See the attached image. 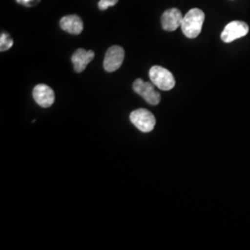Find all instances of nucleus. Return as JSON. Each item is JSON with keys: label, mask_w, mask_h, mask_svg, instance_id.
I'll list each match as a JSON object with an SVG mask.
<instances>
[{"label": "nucleus", "mask_w": 250, "mask_h": 250, "mask_svg": "<svg viewBox=\"0 0 250 250\" xmlns=\"http://www.w3.org/2000/svg\"><path fill=\"white\" fill-rule=\"evenodd\" d=\"M205 21V13L201 9H190L185 15L182 21V31L188 38H196L201 33Z\"/></svg>", "instance_id": "obj_1"}, {"label": "nucleus", "mask_w": 250, "mask_h": 250, "mask_svg": "<svg viewBox=\"0 0 250 250\" xmlns=\"http://www.w3.org/2000/svg\"><path fill=\"white\" fill-rule=\"evenodd\" d=\"M149 78L159 89L163 91H169L175 86V79L172 73L161 66L152 67L149 71Z\"/></svg>", "instance_id": "obj_2"}, {"label": "nucleus", "mask_w": 250, "mask_h": 250, "mask_svg": "<svg viewBox=\"0 0 250 250\" xmlns=\"http://www.w3.org/2000/svg\"><path fill=\"white\" fill-rule=\"evenodd\" d=\"M155 86L156 85L152 82H145L142 79H136L133 83L134 92L152 106H157L161 100V94Z\"/></svg>", "instance_id": "obj_3"}, {"label": "nucleus", "mask_w": 250, "mask_h": 250, "mask_svg": "<svg viewBox=\"0 0 250 250\" xmlns=\"http://www.w3.org/2000/svg\"><path fill=\"white\" fill-rule=\"evenodd\" d=\"M130 121L141 132L149 133L156 125V118L149 110L138 108L130 114Z\"/></svg>", "instance_id": "obj_4"}, {"label": "nucleus", "mask_w": 250, "mask_h": 250, "mask_svg": "<svg viewBox=\"0 0 250 250\" xmlns=\"http://www.w3.org/2000/svg\"><path fill=\"white\" fill-rule=\"evenodd\" d=\"M125 60V49L120 45L110 46L106 52L103 66L107 72H116Z\"/></svg>", "instance_id": "obj_5"}, {"label": "nucleus", "mask_w": 250, "mask_h": 250, "mask_svg": "<svg viewBox=\"0 0 250 250\" xmlns=\"http://www.w3.org/2000/svg\"><path fill=\"white\" fill-rule=\"evenodd\" d=\"M250 27L241 21H233L228 23L221 35V38L224 43H231L232 41L239 39L248 35Z\"/></svg>", "instance_id": "obj_6"}, {"label": "nucleus", "mask_w": 250, "mask_h": 250, "mask_svg": "<svg viewBox=\"0 0 250 250\" xmlns=\"http://www.w3.org/2000/svg\"><path fill=\"white\" fill-rule=\"evenodd\" d=\"M183 18L180 9L176 8L167 9L161 15V26L164 31L173 32L182 25Z\"/></svg>", "instance_id": "obj_7"}, {"label": "nucleus", "mask_w": 250, "mask_h": 250, "mask_svg": "<svg viewBox=\"0 0 250 250\" xmlns=\"http://www.w3.org/2000/svg\"><path fill=\"white\" fill-rule=\"evenodd\" d=\"M33 98L40 107H49L53 105L55 94L51 87L44 83H40L33 90Z\"/></svg>", "instance_id": "obj_8"}, {"label": "nucleus", "mask_w": 250, "mask_h": 250, "mask_svg": "<svg viewBox=\"0 0 250 250\" xmlns=\"http://www.w3.org/2000/svg\"><path fill=\"white\" fill-rule=\"evenodd\" d=\"M95 57L93 50H85L83 48L77 49L72 57V62L76 72H83Z\"/></svg>", "instance_id": "obj_9"}, {"label": "nucleus", "mask_w": 250, "mask_h": 250, "mask_svg": "<svg viewBox=\"0 0 250 250\" xmlns=\"http://www.w3.org/2000/svg\"><path fill=\"white\" fill-rule=\"evenodd\" d=\"M60 25L63 31L74 36L80 35L83 30V20L75 14L64 16L60 21Z\"/></svg>", "instance_id": "obj_10"}, {"label": "nucleus", "mask_w": 250, "mask_h": 250, "mask_svg": "<svg viewBox=\"0 0 250 250\" xmlns=\"http://www.w3.org/2000/svg\"><path fill=\"white\" fill-rule=\"evenodd\" d=\"M13 45V39L10 37L9 34L2 33L0 36V50L6 51Z\"/></svg>", "instance_id": "obj_11"}, {"label": "nucleus", "mask_w": 250, "mask_h": 250, "mask_svg": "<svg viewBox=\"0 0 250 250\" xmlns=\"http://www.w3.org/2000/svg\"><path fill=\"white\" fill-rule=\"evenodd\" d=\"M118 2H119V0H99L98 6L100 10H106L109 7L115 6Z\"/></svg>", "instance_id": "obj_12"}, {"label": "nucleus", "mask_w": 250, "mask_h": 250, "mask_svg": "<svg viewBox=\"0 0 250 250\" xmlns=\"http://www.w3.org/2000/svg\"><path fill=\"white\" fill-rule=\"evenodd\" d=\"M41 0H16V2L20 4V5H22L26 8H32V7H35L36 5H38L40 3Z\"/></svg>", "instance_id": "obj_13"}]
</instances>
